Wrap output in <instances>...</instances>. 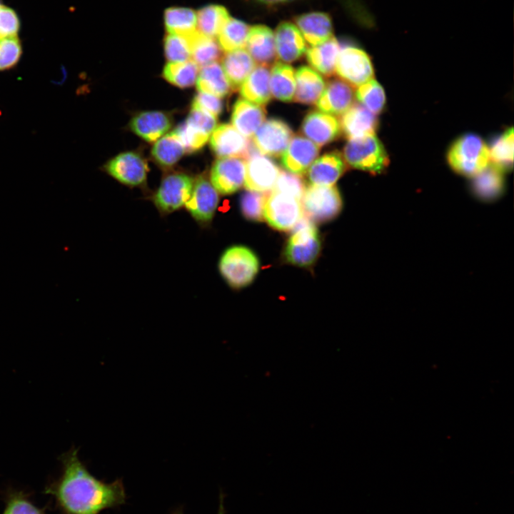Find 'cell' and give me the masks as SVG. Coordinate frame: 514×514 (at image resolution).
Returning <instances> with one entry per match:
<instances>
[{
  "label": "cell",
  "mask_w": 514,
  "mask_h": 514,
  "mask_svg": "<svg viewBox=\"0 0 514 514\" xmlns=\"http://www.w3.org/2000/svg\"><path fill=\"white\" fill-rule=\"evenodd\" d=\"M62 473L46 488L63 514H100L125 504L126 493L121 479L106 483L94 476L73 447L60 456Z\"/></svg>",
  "instance_id": "6da1fadb"
},
{
  "label": "cell",
  "mask_w": 514,
  "mask_h": 514,
  "mask_svg": "<svg viewBox=\"0 0 514 514\" xmlns=\"http://www.w3.org/2000/svg\"><path fill=\"white\" fill-rule=\"evenodd\" d=\"M447 161L457 173L473 178L489 164L488 147L479 136L466 133L452 143Z\"/></svg>",
  "instance_id": "7a4b0ae2"
},
{
  "label": "cell",
  "mask_w": 514,
  "mask_h": 514,
  "mask_svg": "<svg viewBox=\"0 0 514 514\" xmlns=\"http://www.w3.org/2000/svg\"><path fill=\"white\" fill-rule=\"evenodd\" d=\"M343 158L351 167L373 174L383 172L389 163L388 153L376 135L348 139Z\"/></svg>",
  "instance_id": "3957f363"
},
{
  "label": "cell",
  "mask_w": 514,
  "mask_h": 514,
  "mask_svg": "<svg viewBox=\"0 0 514 514\" xmlns=\"http://www.w3.org/2000/svg\"><path fill=\"white\" fill-rule=\"evenodd\" d=\"M218 267L221 276L230 286L241 288L249 285L255 278L259 261L250 248L234 246L224 251Z\"/></svg>",
  "instance_id": "277c9868"
},
{
  "label": "cell",
  "mask_w": 514,
  "mask_h": 514,
  "mask_svg": "<svg viewBox=\"0 0 514 514\" xmlns=\"http://www.w3.org/2000/svg\"><path fill=\"white\" fill-rule=\"evenodd\" d=\"M301 206L312 221L323 223L336 217L342 209V198L336 186L309 185L306 187Z\"/></svg>",
  "instance_id": "5b68a950"
},
{
  "label": "cell",
  "mask_w": 514,
  "mask_h": 514,
  "mask_svg": "<svg viewBox=\"0 0 514 514\" xmlns=\"http://www.w3.org/2000/svg\"><path fill=\"white\" fill-rule=\"evenodd\" d=\"M335 71L352 87L359 86L374 77V68L369 55L355 45L341 46Z\"/></svg>",
  "instance_id": "8992f818"
},
{
  "label": "cell",
  "mask_w": 514,
  "mask_h": 514,
  "mask_svg": "<svg viewBox=\"0 0 514 514\" xmlns=\"http://www.w3.org/2000/svg\"><path fill=\"white\" fill-rule=\"evenodd\" d=\"M302 211L300 200L288 194L272 191L265 202L263 218L272 228L286 231L300 222Z\"/></svg>",
  "instance_id": "52a82bcc"
},
{
  "label": "cell",
  "mask_w": 514,
  "mask_h": 514,
  "mask_svg": "<svg viewBox=\"0 0 514 514\" xmlns=\"http://www.w3.org/2000/svg\"><path fill=\"white\" fill-rule=\"evenodd\" d=\"M321 241L317 228L305 222L289 238L285 250L286 261L295 266L308 267L318 257Z\"/></svg>",
  "instance_id": "ba28073f"
},
{
  "label": "cell",
  "mask_w": 514,
  "mask_h": 514,
  "mask_svg": "<svg viewBox=\"0 0 514 514\" xmlns=\"http://www.w3.org/2000/svg\"><path fill=\"white\" fill-rule=\"evenodd\" d=\"M193 183L190 176L182 173L165 176L153 197L158 211L167 215L184 206L191 194Z\"/></svg>",
  "instance_id": "9c48e42d"
},
{
  "label": "cell",
  "mask_w": 514,
  "mask_h": 514,
  "mask_svg": "<svg viewBox=\"0 0 514 514\" xmlns=\"http://www.w3.org/2000/svg\"><path fill=\"white\" fill-rule=\"evenodd\" d=\"M210 145L213 152L220 158L238 157L247 160L258 152L252 141L228 124L215 128L211 135Z\"/></svg>",
  "instance_id": "30bf717a"
},
{
  "label": "cell",
  "mask_w": 514,
  "mask_h": 514,
  "mask_svg": "<svg viewBox=\"0 0 514 514\" xmlns=\"http://www.w3.org/2000/svg\"><path fill=\"white\" fill-rule=\"evenodd\" d=\"M293 131L284 121L270 119L263 123L252 136V142L258 151L266 156L279 157L286 149Z\"/></svg>",
  "instance_id": "8fae6325"
},
{
  "label": "cell",
  "mask_w": 514,
  "mask_h": 514,
  "mask_svg": "<svg viewBox=\"0 0 514 514\" xmlns=\"http://www.w3.org/2000/svg\"><path fill=\"white\" fill-rule=\"evenodd\" d=\"M218 200V193L211 183L200 176L194 181L191 194L184 206L197 223L206 226L214 216Z\"/></svg>",
  "instance_id": "7c38bea8"
},
{
  "label": "cell",
  "mask_w": 514,
  "mask_h": 514,
  "mask_svg": "<svg viewBox=\"0 0 514 514\" xmlns=\"http://www.w3.org/2000/svg\"><path fill=\"white\" fill-rule=\"evenodd\" d=\"M105 169L119 182L130 186H139L146 183L148 164L138 153L128 151L111 159Z\"/></svg>",
  "instance_id": "4fadbf2b"
},
{
  "label": "cell",
  "mask_w": 514,
  "mask_h": 514,
  "mask_svg": "<svg viewBox=\"0 0 514 514\" xmlns=\"http://www.w3.org/2000/svg\"><path fill=\"white\" fill-rule=\"evenodd\" d=\"M246 161L238 157L216 160L211 170V183L218 193L228 195L236 192L244 184Z\"/></svg>",
  "instance_id": "5bb4252c"
},
{
  "label": "cell",
  "mask_w": 514,
  "mask_h": 514,
  "mask_svg": "<svg viewBox=\"0 0 514 514\" xmlns=\"http://www.w3.org/2000/svg\"><path fill=\"white\" fill-rule=\"evenodd\" d=\"M279 173L271 158L257 152L247 159L243 185L247 190L266 193L273 189Z\"/></svg>",
  "instance_id": "9a60e30c"
},
{
  "label": "cell",
  "mask_w": 514,
  "mask_h": 514,
  "mask_svg": "<svg viewBox=\"0 0 514 514\" xmlns=\"http://www.w3.org/2000/svg\"><path fill=\"white\" fill-rule=\"evenodd\" d=\"M320 147L303 136H292L281 158L282 166L288 172L305 173L319 154Z\"/></svg>",
  "instance_id": "2e32d148"
},
{
  "label": "cell",
  "mask_w": 514,
  "mask_h": 514,
  "mask_svg": "<svg viewBox=\"0 0 514 514\" xmlns=\"http://www.w3.org/2000/svg\"><path fill=\"white\" fill-rule=\"evenodd\" d=\"M301 131L320 147L336 140L341 129L340 122L335 116L320 111H312L304 117Z\"/></svg>",
  "instance_id": "e0dca14e"
},
{
  "label": "cell",
  "mask_w": 514,
  "mask_h": 514,
  "mask_svg": "<svg viewBox=\"0 0 514 514\" xmlns=\"http://www.w3.org/2000/svg\"><path fill=\"white\" fill-rule=\"evenodd\" d=\"M353 100V87L343 80L333 79L326 85L316 106L323 113L342 115L352 106Z\"/></svg>",
  "instance_id": "ac0fdd59"
},
{
  "label": "cell",
  "mask_w": 514,
  "mask_h": 514,
  "mask_svg": "<svg viewBox=\"0 0 514 514\" xmlns=\"http://www.w3.org/2000/svg\"><path fill=\"white\" fill-rule=\"evenodd\" d=\"M277 57L286 63H292L301 57L306 51V44L295 24L288 21L279 24L274 33Z\"/></svg>",
  "instance_id": "d6986e66"
},
{
  "label": "cell",
  "mask_w": 514,
  "mask_h": 514,
  "mask_svg": "<svg viewBox=\"0 0 514 514\" xmlns=\"http://www.w3.org/2000/svg\"><path fill=\"white\" fill-rule=\"evenodd\" d=\"M346 170L343 156L338 151L328 152L312 163L306 171L307 178L311 185L333 186Z\"/></svg>",
  "instance_id": "ffe728a7"
},
{
  "label": "cell",
  "mask_w": 514,
  "mask_h": 514,
  "mask_svg": "<svg viewBox=\"0 0 514 514\" xmlns=\"http://www.w3.org/2000/svg\"><path fill=\"white\" fill-rule=\"evenodd\" d=\"M339 122L343 133L348 139L375 135L378 126L376 115L361 104H353L342 114Z\"/></svg>",
  "instance_id": "44dd1931"
},
{
  "label": "cell",
  "mask_w": 514,
  "mask_h": 514,
  "mask_svg": "<svg viewBox=\"0 0 514 514\" xmlns=\"http://www.w3.org/2000/svg\"><path fill=\"white\" fill-rule=\"evenodd\" d=\"M245 47L255 63L259 65H269L275 63L276 53L274 34L264 25L250 27Z\"/></svg>",
  "instance_id": "7402d4cb"
},
{
  "label": "cell",
  "mask_w": 514,
  "mask_h": 514,
  "mask_svg": "<svg viewBox=\"0 0 514 514\" xmlns=\"http://www.w3.org/2000/svg\"><path fill=\"white\" fill-rule=\"evenodd\" d=\"M295 25L304 39L312 46L321 44L333 36L330 16L324 12H311L294 18Z\"/></svg>",
  "instance_id": "603a6c76"
},
{
  "label": "cell",
  "mask_w": 514,
  "mask_h": 514,
  "mask_svg": "<svg viewBox=\"0 0 514 514\" xmlns=\"http://www.w3.org/2000/svg\"><path fill=\"white\" fill-rule=\"evenodd\" d=\"M266 116V110L262 106L239 99L233 106L232 126L243 136L250 138L263 123Z\"/></svg>",
  "instance_id": "cb8c5ba5"
},
{
  "label": "cell",
  "mask_w": 514,
  "mask_h": 514,
  "mask_svg": "<svg viewBox=\"0 0 514 514\" xmlns=\"http://www.w3.org/2000/svg\"><path fill=\"white\" fill-rule=\"evenodd\" d=\"M171 126L169 116L157 111L141 112L135 116L130 123L132 131L148 142L157 141Z\"/></svg>",
  "instance_id": "d4e9b609"
},
{
  "label": "cell",
  "mask_w": 514,
  "mask_h": 514,
  "mask_svg": "<svg viewBox=\"0 0 514 514\" xmlns=\"http://www.w3.org/2000/svg\"><path fill=\"white\" fill-rule=\"evenodd\" d=\"M269 66H255L239 88L241 97L259 106L266 105L271 99Z\"/></svg>",
  "instance_id": "484cf974"
},
{
  "label": "cell",
  "mask_w": 514,
  "mask_h": 514,
  "mask_svg": "<svg viewBox=\"0 0 514 514\" xmlns=\"http://www.w3.org/2000/svg\"><path fill=\"white\" fill-rule=\"evenodd\" d=\"M295 77L294 101L306 105L316 104L326 86L323 77L307 66H300L295 73Z\"/></svg>",
  "instance_id": "4316f807"
},
{
  "label": "cell",
  "mask_w": 514,
  "mask_h": 514,
  "mask_svg": "<svg viewBox=\"0 0 514 514\" xmlns=\"http://www.w3.org/2000/svg\"><path fill=\"white\" fill-rule=\"evenodd\" d=\"M221 66L235 91L240 88L256 65L246 49L242 48L226 52L222 57Z\"/></svg>",
  "instance_id": "83f0119b"
},
{
  "label": "cell",
  "mask_w": 514,
  "mask_h": 514,
  "mask_svg": "<svg viewBox=\"0 0 514 514\" xmlns=\"http://www.w3.org/2000/svg\"><path fill=\"white\" fill-rule=\"evenodd\" d=\"M503 171L490 163L480 173L473 177L471 188L480 200L492 201L503 193L504 189Z\"/></svg>",
  "instance_id": "f1b7e54d"
},
{
  "label": "cell",
  "mask_w": 514,
  "mask_h": 514,
  "mask_svg": "<svg viewBox=\"0 0 514 514\" xmlns=\"http://www.w3.org/2000/svg\"><path fill=\"white\" fill-rule=\"evenodd\" d=\"M340 48L338 40L331 36L325 42L308 49L306 51V59L320 74L327 77L332 76L335 73Z\"/></svg>",
  "instance_id": "f546056e"
},
{
  "label": "cell",
  "mask_w": 514,
  "mask_h": 514,
  "mask_svg": "<svg viewBox=\"0 0 514 514\" xmlns=\"http://www.w3.org/2000/svg\"><path fill=\"white\" fill-rule=\"evenodd\" d=\"M196 82L198 91L219 98L229 95L233 91L221 65L217 61L201 67Z\"/></svg>",
  "instance_id": "4dcf8cb0"
},
{
  "label": "cell",
  "mask_w": 514,
  "mask_h": 514,
  "mask_svg": "<svg viewBox=\"0 0 514 514\" xmlns=\"http://www.w3.org/2000/svg\"><path fill=\"white\" fill-rule=\"evenodd\" d=\"M296 77L293 68L283 62L273 64L270 74V91L275 99L284 102L293 99Z\"/></svg>",
  "instance_id": "1f68e13d"
},
{
  "label": "cell",
  "mask_w": 514,
  "mask_h": 514,
  "mask_svg": "<svg viewBox=\"0 0 514 514\" xmlns=\"http://www.w3.org/2000/svg\"><path fill=\"white\" fill-rule=\"evenodd\" d=\"M185 152L180 138L173 131L156 141L152 148L151 155L160 166L171 167L181 159Z\"/></svg>",
  "instance_id": "d6a6232c"
},
{
  "label": "cell",
  "mask_w": 514,
  "mask_h": 514,
  "mask_svg": "<svg viewBox=\"0 0 514 514\" xmlns=\"http://www.w3.org/2000/svg\"><path fill=\"white\" fill-rule=\"evenodd\" d=\"M229 18L228 11L220 5H208L196 14V29L201 35L214 38Z\"/></svg>",
  "instance_id": "836d02e7"
},
{
  "label": "cell",
  "mask_w": 514,
  "mask_h": 514,
  "mask_svg": "<svg viewBox=\"0 0 514 514\" xmlns=\"http://www.w3.org/2000/svg\"><path fill=\"white\" fill-rule=\"evenodd\" d=\"M196 13L188 8L171 7L164 13L168 33L190 36L196 32Z\"/></svg>",
  "instance_id": "e575fe53"
},
{
  "label": "cell",
  "mask_w": 514,
  "mask_h": 514,
  "mask_svg": "<svg viewBox=\"0 0 514 514\" xmlns=\"http://www.w3.org/2000/svg\"><path fill=\"white\" fill-rule=\"evenodd\" d=\"M249 29L245 22L229 17L217 36L221 49L228 52L244 48Z\"/></svg>",
  "instance_id": "d590c367"
},
{
  "label": "cell",
  "mask_w": 514,
  "mask_h": 514,
  "mask_svg": "<svg viewBox=\"0 0 514 514\" xmlns=\"http://www.w3.org/2000/svg\"><path fill=\"white\" fill-rule=\"evenodd\" d=\"M191 58L199 67L216 61L222 49L214 38L201 35L198 31L191 36Z\"/></svg>",
  "instance_id": "8d00e7d4"
},
{
  "label": "cell",
  "mask_w": 514,
  "mask_h": 514,
  "mask_svg": "<svg viewBox=\"0 0 514 514\" xmlns=\"http://www.w3.org/2000/svg\"><path fill=\"white\" fill-rule=\"evenodd\" d=\"M513 129L508 128L492 142L489 151L491 163L503 172L512 168L513 164Z\"/></svg>",
  "instance_id": "74e56055"
},
{
  "label": "cell",
  "mask_w": 514,
  "mask_h": 514,
  "mask_svg": "<svg viewBox=\"0 0 514 514\" xmlns=\"http://www.w3.org/2000/svg\"><path fill=\"white\" fill-rule=\"evenodd\" d=\"M198 72L199 66L190 59L178 63L168 62L164 67L163 76L173 85L187 88L196 83Z\"/></svg>",
  "instance_id": "f35d334b"
},
{
  "label": "cell",
  "mask_w": 514,
  "mask_h": 514,
  "mask_svg": "<svg viewBox=\"0 0 514 514\" xmlns=\"http://www.w3.org/2000/svg\"><path fill=\"white\" fill-rule=\"evenodd\" d=\"M356 96L361 105L375 115L381 113L386 105L384 89L374 79L359 86Z\"/></svg>",
  "instance_id": "ab89813d"
},
{
  "label": "cell",
  "mask_w": 514,
  "mask_h": 514,
  "mask_svg": "<svg viewBox=\"0 0 514 514\" xmlns=\"http://www.w3.org/2000/svg\"><path fill=\"white\" fill-rule=\"evenodd\" d=\"M192 35V34H191ZM169 33L164 40V51L170 63L190 60L191 55V36Z\"/></svg>",
  "instance_id": "60d3db41"
},
{
  "label": "cell",
  "mask_w": 514,
  "mask_h": 514,
  "mask_svg": "<svg viewBox=\"0 0 514 514\" xmlns=\"http://www.w3.org/2000/svg\"><path fill=\"white\" fill-rule=\"evenodd\" d=\"M267 196L263 192L246 191L241 197V209L243 216L251 221H261Z\"/></svg>",
  "instance_id": "b9f144b4"
},
{
  "label": "cell",
  "mask_w": 514,
  "mask_h": 514,
  "mask_svg": "<svg viewBox=\"0 0 514 514\" xmlns=\"http://www.w3.org/2000/svg\"><path fill=\"white\" fill-rule=\"evenodd\" d=\"M2 514H46L31 502L22 491H11L6 498V506Z\"/></svg>",
  "instance_id": "7bdbcfd3"
},
{
  "label": "cell",
  "mask_w": 514,
  "mask_h": 514,
  "mask_svg": "<svg viewBox=\"0 0 514 514\" xmlns=\"http://www.w3.org/2000/svg\"><path fill=\"white\" fill-rule=\"evenodd\" d=\"M306 186L301 176L286 171L279 173L273 191L288 194L301 201Z\"/></svg>",
  "instance_id": "ee69618b"
},
{
  "label": "cell",
  "mask_w": 514,
  "mask_h": 514,
  "mask_svg": "<svg viewBox=\"0 0 514 514\" xmlns=\"http://www.w3.org/2000/svg\"><path fill=\"white\" fill-rule=\"evenodd\" d=\"M21 54V44L18 36L0 39V71L14 67Z\"/></svg>",
  "instance_id": "f6af8a7d"
},
{
  "label": "cell",
  "mask_w": 514,
  "mask_h": 514,
  "mask_svg": "<svg viewBox=\"0 0 514 514\" xmlns=\"http://www.w3.org/2000/svg\"><path fill=\"white\" fill-rule=\"evenodd\" d=\"M185 122L197 131L209 136L216 127V117L210 113L192 106Z\"/></svg>",
  "instance_id": "bcb514c9"
},
{
  "label": "cell",
  "mask_w": 514,
  "mask_h": 514,
  "mask_svg": "<svg viewBox=\"0 0 514 514\" xmlns=\"http://www.w3.org/2000/svg\"><path fill=\"white\" fill-rule=\"evenodd\" d=\"M174 131L180 138L186 153H193L201 148L209 137L197 131L186 122L176 128Z\"/></svg>",
  "instance_id": "7dc6e473"
},
{
  "label": "cell",
  "mask_w": 514,
  "mask_h": 514,
  "mask_svg": "<svg viewBox=\"0 0 514 514\" xmlns=\"http://www.w3.org/2000/svg\"><path fill=\"white\" fill-rule=\"evenodd\" d=\"M20 29V20L11 8L0 6V39L17 36Z\"/></svg>",
  "instance_id": "c3c4849f"
},
{
  "label": "cell",
  "mask_w": 514,
  "mask_h": 514,
  "mask_svg": "<svg viewBox=\"0 0 514 514\" xmlns=\"http://www.w3.org/2000/svg\"><path fill=\"white\" fill-rule=\"evenodd\" d=\"M192 106L200 108L216 117L223 111V101L219 97L201 91L194 97Z\"/></svg>",
  "instance_id": "681fc988"
},
{
  "label": "cell",
  "mask_w": 514,
  "mask_h": 514,
  "mask_svg": "<svg viewBox=\"0 0 514 514\" xmlns=\"http://www.w3.org/2000/svg\"><path fill=\"white\" fill-rule=\"evenodd\" d=\"M226 510L223 505V494L221 493L220 494V503L218 510V514H225ZM171 514H183L181 510H178L174 512H173Z\"/></svg>",
  "instance_id": "f907efd6"
},
{
  "label": "cell",
  "mask_w": 514,
  "mask_h": 514,
  "mask_svg": "<svg viewBox=\"0 0 514 514\" xmlns=\"http://www.w3.org/2000/svg\"><path fill=\"white\" fill-rule=\"evenodd\" d=\"M261 2L265 3V4H277V3H281L285 2L290 0H258Z\"/></svg>",
  "instance_id": "816d5d0a"
},
{
  "label": "cell",
  "mask_w": 514,
  "mask_h": 514,
  "mask_svg": "<svg viewBox=\"0 0 514 514\" xmlns=\"http://www.w3.org/2000/svg\"><path fill=\"white\" fill-rule=\"evenodd\" d=\"M1 1H0V6H1Z\"/></svg>",
  "instance_id": "f5cc1de1"
}]
</instances>
